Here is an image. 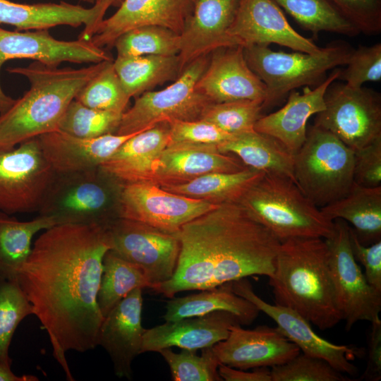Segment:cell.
Masks as SVG:
<instances>
[{
    "label": "cell",
    "mask_w": 381,
    "mask_h": 381,
    "mask_svg": "<svg viewBox=\"0 0 381 381\" xmlns=\"http://www.w3.org/2000/svg\"><path fill=\"white\" fill-rule=\"evenodd\" d=\"M37 377L33 375H16L11 367L0 364V381H36Z\"/></svg>",
    "instance_id": "51"
},
{
    "label": "cell",
    "mask_w": 381,
    "mask_h": 381,
    "mask_svg": "<svg viewBox=\"0 0 381 381\" xmlns=\"http://www.w3.org/2000/svg\"><path fill=\"white\" fill-rule=\"evenodd\" d=\"M122 114L92 109L74 99L65 111L58 130L87 138L116 134Z\"/></svg>",
    "instance_id": "40"
},
{
    "label": "cell",
    "mask_w": 381,
    "mask_h": 381,
    "mask_svg": "<svg viewBox=\"0 0 381 381\" xmlns=\"http://www.w3.org/2000/svg\"><path fill=\"white\" fill-rule=\"evenodd\" d=\"M109 250L107 225L57 224L35 241L17 277L68 380L74 379L66 353L98 346L104 317L97 296Z\"/></svg>",
    "instance_id": "1"
},
{
    "label": "cell",
    "mask_w": 381,
    "mask_h": 381,
    "mask_svg": "<svg viewBox=\"0 0 381 381\" xmlns=\"http://www.w3.org/2000/svg\"><path fill=\"white\" fill-rule=\"evenodd\" d=\"M221 310L234 315L241 325L252 324L260 312L250 301L234 293L232 282H227L198 294L171 298L163 319L176 321Z\"/></svg>",
    "instance_id": "29"
},
{
    "label": "cell",
    "mask_w": 381,
    "mask_h": 381,
    "mask_svg": "<svg viewBox=\"0 0 381 381\" xmlns=\"http://www.w3.org/2000/svg\"><path fill=\"white\" fill-rule=\"evenodd\" d=\"M228 35L243 47L276 44L311 54L323 48L297 32L272 0H241Z\"/></svg>",
    "instance_id": "17"
},
{
    "label": "cell",
    "mask_w": 381,
    "mask_h": 381,
    "mask_svg": "<svg viewBox=\"0 0 381 381\" xmlns=\"http://www.w3.org/2000/svg\"><path fill=\"white\" fill-rule=\"evenodd\" d=\"M325 109L314 126L329 131L353 152L381 138V96L377 91L353 88L334 80L324 96Z\"/></svg>",
    "instance_id": "10"
},
{
    "label": "cell",
    "mask_w": 381,
    "mask_h": 381,
    "mask_svg": "<svg viewBox=\"0 0 381 381\" xmlns=\"http://www.w3.org/2000/svg\"><path fill=\"white\" fill-rule=\"evenodd\" d=\"M320 210L331 221L341 219L351 224L362 244L381 241V186L368 188L354 183L346 195Z\"/></svg>",
    "instance_id": "30"
},
{
    "label": "cell",
    "mask_w": 381,
    "mask_h": 381,
    "mask_svg": "<svg viewBox=\"0 0 381 381\" xmlns=\"http://www.w3.org/2000/svg\"><path fill=\"white\" fill-rule=\"evenodd\" d=\"M106 8H109V6H114L119 8L124 0H97Z\"/></svg>",
    "instance_id": "52"
},
{
    "label": "cell",
    "mask_w": 381,
    "mask_h": 381,
    "mask_svg": "<svg viewBox=\"0 0 381 381\" xmlns=\"http://www.w3.org/2000/svg\"><path fill=\"white\" fill-rule=\"evenodd\" d=\"M212 348L219 363L244 370L281 365L301 353L277 327L267 325L246 329L234 325L227 338Z\"/></svg>",
    "instance_id": "18"
},
{
    "label": "cell",
    "mask_w": 381,
    "mask_h": 381,
    "mask_svg": "<svg viewBox=\"0 0 381 381\" xmlns=\"http://www.w3.org/2000/svg\"><path fill=\"white\" fill-rule=\"evenodd\" d=\"M232 289L235 294L250 301L260 311L272 318L281 332L295 344L301 352L325 360L344 374L352 376L357 374V367L352 361L362 355V349L333 344L320 337L310 323L294 310L269 303L258 296L247 278L232 282Z\"/></svg>",
    "instance_id": "16"
},
{
    "label": "cell",
    "mask_w": 381,
    "mask_h": 381,
    "mask_svg": "<svg viewBox=\"0 0 381 381\" xmlns=\"http://www.w3.org/2000/svg\"><path fill=\"white\" fill-rule=\"evenodd\" d=\"M138 132L87 138L58 130L37 138L44 155L54 171L64 173L98 168L125 141Z\"/></svg>",
    "instance_id": "27"
},
{
    "label": "cell",
    "mask_w": 381,
    "mask_h": 381,
    "mask_svg": "<svg viewBox=\"0 0 381 381\" xmlns=\"http://www.w3.org/2000/svg\"><path fill=\"white\" fill-rule=\"evenodd\" d=\"M262 100H236L210 104L199 119L210 122L224 131L238 135L254 131L262 116Z\"/></svg>",
    "instance_id": "42"
},
{
    "label": "cell",
    "mask_w": 381,
    "mask_h": 381,
    "mask_svg": "<svg viewBox=\"0 0 381 381\" xmlns=\"http://www.w3.org/2000/svg\"><path fill=\"white\" fill-rule=\"evenodd\" d=\"M2 112V108L0 106V113Z\"/></svg>",
    "instance_id": "54"
},
{
    "label": "cell",
    "mask_w": 381,
    "mask_h": 381,
    "mask_svg": "<svg viewBox=\"0 0 381 381\" xmlns=\"http://www.w3.org/2000/svg\"><path fill=\"white\" fill-rule=\"evenodd\" d=\"M107 9L98 1L91 8L59 3L20 4L0 0V24L13 26L17 30H49L59 25L84 29L78 39L90 41L104 20Z\"/></svg>",
    "instance_id": "22"
},
{
    "label": "cell",
    "mask_w": 381,
    "mask_h": 381,
    "mask_svg": "<svg viewBox=\"0 0 381 381\" xmlns=\"http://www.w3.org/2000/svg\"><path fill=\"white\" fill-rule=\"evenodd\" d=\"M151 287V284L139 267L111 250L105 253L97 296V305L104 318L133 290Z\"/></svg>",
    "instance_id": "35"
},
{
    "label": "cell",
    "mask_w": 381,
    "mask_h": 381,
    "mask_svg": "<svg viewBox=\"0 0 381 381\" xmlns=\"http://www.w3.org/2000/svg\"><path fill=\"white\" fill-rule=\"evenodd\" d=\"M217 205L171 193L153 183H131L121 186L119 217L177 233L184 224Z\"/></svg>",
    "instance_id": "14"
},
{
    "label": "cell",
    "mask_w": 381,
    "mask_h": 381,
    "mask_svg": "<svg viewBox=\"0 0 381 381\" xmlns=\"http://www.w3.org/2000/svg\"><path fill=\"white\" fill-rule=\"evenodd\" d=\"M121 186L99 167L56 173L38 212L56 224L108 225L119 217Z\"/></svg>",
    "instance_id": "7"
},
{
    "label": "cell",
    "mask_w": 381,
    "mask_h": 381,
    "mask_svg": "<svg viewBox=\"0 0 381 381\" xmlns=\"http://www.w3.org/2000/svg\"><path fill=\"white\" fill-rule=\"evenodd\" d=\"M350 240L353 255L364 267V275L368 284L381 291V241L369 246L362 244L349 226Z\"/></svg>",
    "instance_id": "48"
},
{
    "label": "cell",
    "mask_w": 381,
    "mask_h": 381,
    "mask_svg": "<svg viewBox=\"0 0 381 381\" xmlns=\"http://www.w3.org/2000/svg\"><path fill=\"white\" fill-rule=\"evenodd\" d=\"M334 224L333 234L325 240L336 303L349 331L358 321L372 322L380 318L381 291L368 284L354 258L349 223L336 219Z\"/></svg>",
    "instance_id": "11"
},
{
    "label": "cell",
    "mask_w": 381,
    "mask_h": 381,
    "mask_svg": "<svg viewBox=\"0 0 381 381\" xmlns=\"http://www.w3.org/2000/svg\"><path fill=\"white\" fill-rule=\"evenodd\" d=\"M354 49L344 41L332 42L315 54L272 50L267 45L243 47L248 66L265 85L262 111L282 103L301 87H317L327 71L346 66Z\"/></svg>",
    "instance_id": "6"
},
{
    "label": "cell",
    "mask_w": 381,
    "mask_h": 381,
    "mask_svg": "<svg viewBox=\"0 0 381 381\" xmlns=\"http://www.w3.org/2000/svg\"><path fill=\"white\" fill-rule=\"evenodd\" d=\"M341 68H335L320 85L303 87V92L292 90L286 104L279 110L262 115L254 130L269 135L295 154L306 138L307 122L310 116L325 109L324 96L329 84L337 80Z\"/></svg>",
    "instance_id": "24"
},
{
    "label": "cell",
    "mask_w": 381,
    "mask_h": 381,
    "mask_svg": "<svg viewBox=\"0 0 381 381\" xmlns=\"http://www.w3.org/2000/svg\"><path fill=\"white\" fill-rule=\"evenodd\" d=\"M108 61L80 68H59L34 61L25 67L8 68V72L26 77L30 87L0 113V150L58 131L69 104Z\"/></svg>",
    "instance_id": "3"
},
{
    "label": "cell",
    "mask_w": 381,
    "mask_h": 381,
    "mask_svg": "<svg viewBox=\"0 0 381 381\" xmlns=\"http://www.w3.org/2000/svg\"><path fill=\"white\" fill-rule=\"evenodd\" d=\"M169 139V123H159L131 137L99 167L121 185L153 183L157 164Z\"/></svg>",
    "instance_id": "28"
},
{
    "label": "cell",
    "mask_w": 381,
    "mask_h": 381,
    "mask_svg": "<svg viewBox=\"0 0 381 381\" xmlns=\"http://www.w3.org/2000/svg\"><path fill=\"white\" fill-rule=\"evenodd\" d=\"M195 87L212 103L244 99L263 102L265 97V85L248 66L241 46L222 47L212 52Z\"/></svg>",
    "instance_id": "20"
},
{
    "label": "cell",
    "mask_w": 381,
    "mask_h": 381,
    "mask_svg": "<svg viewBox=\"0 0 381 381\" xmlns=\"http://www.w3.org/2000/svg\"><path fill=\"white\" fill-rule=\"evenodd\" d=\"M368 339V361L361 380L378 381L381 378V320L370 322Z\"/></svg>",
    "instance_id": "49"
},
{
    "label": "cell",
    "mask_w": 381,
    "mask_h": 381,
    "mask_svg": "<svg viewBox=\"0 0 381 381\" xmlns=\"http://www.w3.org/2000/svg\"><path fill=\"white\" fill-rule=\"evenodd\" d=\"M353 181L364 187L381 186V138L354 152Z\"/></svg>",
    "instance_id": "47"
},
{
    "label": "cell",
    "mask_w": 381,
    "mask_h": 381,
    "mask_svg": "<svg viewBox=\"0 0 381 381\" xmlns=\"http://www.w3.org/2000/svg\"><path fill=\"white\" fill-rule=\"evenodd\" d=\"M209 59L210 54L195 59L166 88L139 95L134 104L123 113L116 134H131L162 122L199 119L205 109L212 103L195 87Z\"/></svg>",
    "instance_id": "9"
},
{
    "label": "cell",
    "mask_w": 381,
    "mask_h": 381,
    "mask_svg": "<svg viewBox=\"0 0 381 381\" xmlns=\"http://www.w3.org/2000/svg\"><path fill=\"white\" fill-rule=\"evenodd\" d=\"M361 33L381 32V0H328Z\"/></svg>",
    "instance_id": "45"
},
{
    "label": "cell",
    "mask_w": 381,
    "mask_h": 381,
    "mask_svg": "<svg viewBox=\"0 0 381 381\" xmlns=\"http://www.w3.org/2000/svg\"><path fill=\"white\" fill-rule=\"evenodd\" d=\"M354 152L328 131L314 125L294 154L296 183L318 207L346 195L353 181Z\"/></svg>",
    "instance_id": "8"
},
{
    "label": "cell",
    "mask_w": 381,
    "mask_h": 381,
    "mask_svg": "<svg viewBox=\"0 0 381 381\" xmlns=\"http://www.w3.org/2000/svg\"><path fill=\"white\" fill-rule=\"evenodd\" d=\"M314 36L329 32L349 37L361 32L328 0H272Z\"/></svg>",
    "instance_id": "36"
},
{
    "label": "cell",
    "mask_w": 381,
    "mask_h": 381,
    "mask_svg": "<svg viewBox=\"0 0 381 381\" xmlns=\"http://www.w3.org/2000/svg\"><path fill=\"white\" fill-rule=\"evenodd\" d=\"M169 124V143H190L218 145L235 135L224 131L210 122L200 119L176 120Z\"/></svg>",
    "instance_id": "46"
},
{
    "label": "cell",
    "mask_w": 381,
    "mask_h": 381,
    "mask_svg": "<svg viewBox=\"0 0 381 381\" xmlns=\"http://www.w3.org/2000/svg\"><path fill=\"white\" fill-rule=\"evenodd\" d=\"M12 59H32L52 67H59L65 61L96 64L114 61L107 49L90 41L57 40L48 30L21 32L0 28V71L6 61ZM13 101L4 92L0 83V105L4 111Z\"/></svg>",
    "instance_id": "15"
},
{
    "label": "cell",
    "mask_w": 381,
    "mask_h": 381,
    "mask_svg": "<svg viewBox=\"0 0 381 381\" xmlns=\"http://www.w3.org/2000/svg\"><path fill=\"white\" fill-rule=\"evenodd\" d=\"M114 47L117 56L178 55L180 35L161 26H141L121 35Z\"/></svg>",
    "instance_id": "37"
},
{
    "label": "cell",
    "mask_w": 381,
    "mask_h": 381,
    "mask_svg": "<svg viewBox=\"0 0 381 381\" xmlns=\"http://www.w3.org/2000/svg\"><path fill=\"white\" fill-rule=\"evenodd\" d=\"M212 347L202 349L200 355L197 350L182 349L176 353L171 348L159 353L169 366L174 381H222L218 373L219 362Z\"/></svg>",
    "instance_id": "41"
},
{
    "label": "cell",
    "mask_w": 381,
    "mask_h": 381,
    "mask_svg": "<svg viewBox=\"0 0 381 381\" xmlns=\"http://www.w3.org/2000/svg\"><path fill=\"white\" fill-rule=\"evenodd\" d=\"M114 61L105 66L78 92L75 99L86 107L123 114L131 97L115 71Z\"/></svg>",
    "instance_id": "38"
},
{
    "label": "cell",
    "mask_w": 381,
    "mask_h": 381,
    "mask_svg": "<svg viewBox=\"0 0 381 381\" xmlns=\"http://www.w3.org/2000/svg\"><path fill=\"white\" fill-rule=\"evenodd\" d=\"M80 1H85L90 4H95L97 1V0H80Z\"/></svg>",
    "instance_id": "53"
},
{
    "label": "cell",
    "mask_w": 381,
    "mask_h": 381,
    "mask_svg": "<svg viewBox=\"0 0 381 381\" xmlns=\"http://www.w3.org/2000/svg\"><path fill=\"white\" fill-rule=\"evenodd\" d=\"M218 373L222 380L226 381H272L271 372L267 367L256 368L248 372L219 363Z\"/></svg>",
    "instance_id": "50"
},
{
    "label": "cell",
    "mask_w": 381,
    "mask_h": 381,
    "mask_svg": "<svg viewBox=\"0 0 381 381\" xmlns=\"http://www.w3.org/2000/svg\"><path fill=\"white\" fill-rule=\"evenodd\" d=\"M180 252L172 277L152 289L171 298L260 275L270 277L281 242L238 202H224L177 232Z\"/></svg>",
    "instance_id": "2"
},
{
    "label": "cell",
    "mask_w": 381,
    "mask_h": 381,
    "mask_svg": "<svg viewBox=\"0 0 381 381\" xmlns=\"http://www.w3.org/2000/svg\"><path fill=\"white\" fill-rule=\"evenodd\" d=\"M236 324L240 323L234 315L222 310L165 322L144 329L141 352H159L172 346L197 351L212 347L226 339Z\"/></svg>",
    "instance_id": "25"
},
{
    "label": "cell",
    "mask_w": 381,
    "mask_h": 381,
    "mask_svg": "<svg viewBox=\"0 0 381 381\" xmlns=\"http://www.w3.org/2000/svg\"><path fill=\"white\" fill-rule=\"evenodd\" d=\"M113 63L130 97H138L156 85L175 80L182 72L178 55L117 56Z\"/></svg>",
    "instance_id": "33"
},
{
    "label": "cell",
    "mask_w": 381,
    "mask_h": 381,
    "mask_svg": "<svg viewBox=\"0 0 381 381\" xmlns=\"http://www.w3.org/2000/svg\"><path fill=\"white\" fill-rule=\"evenodd\" d=\"M241 0H193L192 11L180 34L178 54L181 71L195 59L214 51L238 46L228 31Z\"/></svg>",
    "instance_id": "19"
},
{
    "label": "cell",
    "mask_w": 381,
    "mask_h": 381,
    "mask_svg": "<svg viewBox=\"0 0 381 381\" xmlns=\"http://www.w3.org/2000/svg\"><path fill=\"white\" fill-rule=\"evenodd\" d=\"M55 225L50 217L39 215L31 221L20 222L0 212V279L17 280L31 253L34 235Z\"/></svg>",
    "instance_id": "32"
},
{
    "label": "cell",
    "mask_w": 381,
    "mask_h": 381,
    "mask_svg": "<svg viewBox=\"0 0 381 381\" xmlns=\"http://www.w3.org/2000/svg\"><path fill=\"white\" fill-rule=\"evenodd\" d=\"M142 289H135L121 300L104 318L98 345L109 355L119 377L131 380V364L142 353Z\"/></svg>",
    "instance_id": "23"
},
{
    "label": "cell",
    "mask_w": 381,
    "mask_h": 381,
    "mask_svg": "<svg viewBox=\"0 0 381 381\" xmlns=\"http://www.w3.org/2000/svg\"><path fill=\"white\" fill-rule=\"evenodd\" d=\"M30 315H34L33 307L18 281L0 279V364L11 367V340L18 325Z\"/></svg>",
    "instance_id": "39"
},
{
    "label": "cell",
    "mask_w": 381,
    "mask_h": 381,
    "mask_svg": "<svg viewBox=\"0 0 381 381\" xmlns=\"http://www.w3.org/2000/svg\"><path fill=\"white\" fill-rule=\"evenodd\" d=\"M346 67L341 68L337 80L353 88H358L366 82L381 80V43L371 46L360 45L354 49Z\"/></svg>",
    "instance_id": "44"
},
{
    "label": "cell",
    "mask_w": 381,
    "mask_h": 381,
    "mask_svg": "<svg viewBox=\"0 0 381 381\" xmlns=\"http://www.w3.org/2000/svg\"><path fill=\"white\" fill-rule=\"evenodd\" d=\"M280 242L297 238L327 239L334 224L325 217L291 179L264 174L238 200Z\"/></svg>",
    "instance_id": "5"
},
{
    "label": "cell",
    "mask_w": 381,
    "mask_h": 381,
    "mask_svg": "<svg viewBox=\"0 0 381 381\" xmlns=\"http://www.w3.org/2000/svg\"><path fill=\"white\" fill-rule=\"evenodd\" d=\"M19 145L0 150V211L7 214L39 211L56 174L37 137Z\"/></svg>",
    "instance_id": "12"
},
{
    "label": "cell",
    "mask_w": 381,
    "mask_h": 381,
    "mask_svg": "<svg viewBox=\"0 0 381 381\" xmlns=\"http://www.w3.org/2000/svg\"><path fill=\"white\" fill-rule=\"evenodd\" d=\"M244 168L237 158L219 152L216 145L169 143L158 160L153 183L160 187L181 184L205 174Z\"/></svg>",
    "instance_id": "26"
},
{
    "label": "cell",
    "mask_w": 381,
    "mask_h": 381,
    "mask_svg": "<svg viewBox=\"0 0 381 381\" xmlns=\"http://www.w3.org/2000/svg\"><path fill=\"white\" fill-rule=\"evenodd\" d=\"M111 250L144 272L151 289L169 280L180 252L177 233L118 217L107 225Z\"/></svg>",
    "instance_id": "13"
},
{
    "label": "cell",
    "mask_w": 381,
    "mask_h": 381,
    "mask_svg": "<svg viewBox=\"0 0 381 381\" xmlns=\"http://www.w3.org/2000/svg\"><path fill=\"white\" fill-rule=\"evenodd\" d=\"M193 0H124L118 10L104 19L90 41L108 49L123 33L141 26L157 25L180 35Z\"/></svg>",
    "instance_id": "21"
},
{
    "label": "cell",
    "mask_w": 381,
    "mask_h": 381,
    "mask_svg": "<svg viewBox=\"0 0 381 381\" xmlns=\"http://www.w3.org/2000/svg\"><path fill=\"white\" fill-rule=\"evenodd\" d=\"M217 147L222 153L234 154L248 168L265 174L286 176L296 183L294 154L269 135L254 130L235 135Z\"/></svg>",
    "instance_id": "31"
},
{
    "label": "cell",
    "mask_w": 381,
    "mask_h": 381,
    "mask_svg": "<svg viewBox=\"0 0 381 381\" xmlns=\"http://www.w3.org/2000/svg\"><path fill=\"white\" fill-rule=\"evenodd\" d=\"M272 381H349L323 359L299 353L290 361L271 368Z\"/></svg>",
    "instance_id": "43"
},
{
    "label": "cell",
    "mask_w": 381,
    "mask_h": 381,
    "mask_svg": "<svg viewBox=\"0 0 381 381\" xmlns=\"http://www.w3.org/2000/svg\"><path fill=\"white\" fill-rule=\"evenodd\" d=\"M269 284L275 304L294 310L320 330L332 329L342 320L324 238L281 242Z\"/></svg>",
    "instance_id": "4"
},
{
    "label": "cell",
    "mask_w": 381,
    "mask_h": 381,
    "mask_svg": "<svg viewBox=\"0 0 381 381\" xmlns=\"http://www.w3.org/2000/svg\"><path fill=\"white\" fill-rule=\"evenodd\" d=\"M264 174L246 167L236 172L211 173L184 183L161 188L176 194L219 205L238 201Z\"/></svg>",
    "instance_id": "34"
}]
</instances>
